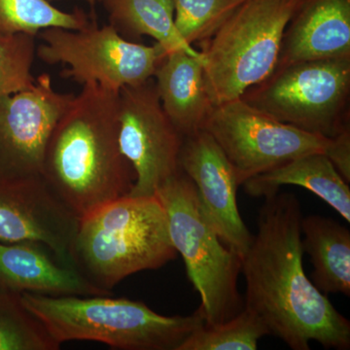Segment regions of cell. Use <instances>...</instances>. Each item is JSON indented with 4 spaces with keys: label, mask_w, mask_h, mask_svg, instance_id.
<instances>
[{
    "label": "cell",
    "mask_w": 350,
    "mask_h": 350,
    "mask_svg": "<svg viewBox=\"0 0 350 350\" xmlns=\"http://www.w3.org/2000/svg\"><path fill=\"white\" fill-rule=\"evenodd\" d=\"M301 207L291 193L265 198L248 250L241 256L246 283L244 308L269 335L293 350L350 347V322L313 285L303 266Z\"/></svg>",
    "instance_id": "obj_1"
},
{
    "label": "cell",
    "mask_w": 350,
    "mask_h": 350,
    "mask_svg": "<svg viewBox=\"0 0 350 350\" xmlns=\"http://www.w3.org/2000/svg\"><path fill=\"white\" fill-rule=\"evenodd\" d=\"M118 93L98 83L83 85L46 146L41 175L79 219L130 194L135 183L120 150Z\"/></svg>",
    "instance_id": "obj_2"
},
{
    "label": "cell",
    "mask_w": 350,
    "mask_h": 350,
    "mask_svg": "<svg viewBox=\"0 0 350 350\" xmlns=\"http://www.w3.org/2000/svg\"><path fill=\"white\" fill-rule=\"evenodd\" d=\"M59 344L92 340L123 350H178L206 324L202 308L187 317H165L142 301L109 296H48L21 293Z\"/></svg>",
    "instance_id": "obj_3"
},
{
    "label": "cell",
    "mask_w": 350,
    "mask_h": 350,
    "mask_svg": "<svg viewBox=\"0 0 350 350\" xmlns=\"http://www.w3.org/2000/svg\"><path fill=\"white\" fill-rule=\"evenodd\" d=\"M176 255L165 209L156 196L126 195L79 219L76 268L105 291L138 271L162 268Z\"/></svg>",
    "instance_id": "obj_4"
},
{
    "label": "cell",
    "mask_w": 350,
    "mask_h": 350,
    "mask_svg": "<svg viewBox=\"0 0 350 350\" xmlns=\"http://www.w3.org/2000/svg\"><path fill=\"white\" fill-rule=\"evenodd\" d=\"M304 0H246L199 43L206 91L214 107L237 100L275 71L283 32Z\"/></svg>",
    "instance_id": "obj_5"
},
{
    "label": "cell",
    "mask_w": 350,
    "mask_h": 350,
    "mask_svg": "<svg viewBox=\"0 0 350 350\" xmlns=\"http://www.w3.org/2000/svg\"><path fill=\"white\" fill-rule=\"evenodd\" d=\"M172 245L200 294L206 326L223 323L244 308L239 291L241 257L222 243L200 207L192 180L182 170L157 191Z\"/></svg>",
    "instance_id": "obj_6"
},
{
    "label": "cell",
    "mask_w": 350,
    "mask_h": 350,
    "mask_svg": "<svg viewBox=\"0 0 350 350\" xmlns=\"http://www.w3.org/2000/svg\"><path fill=\"white\" fill-rule=\"evenodd\" d=\"M241 98L299 130L335 137L350 126V57L276 68Z\"/></svg>",
    "instance_id": "obj_7"
},
{
    "label": "cell",
    "mask_w": 350,
    "mask_h": 350,
    "mask_svg": "<svg viewBox=\"0 0 350 350\" xmlns=\"http://www.w3.org/2000/svg\"><path fill=\"white\" fill-rule=\"evenodd\" d=\"M38 36L42 44L36 48V57L49 66H68L62 77L81 85L98 83L117 92L153 78L167 54L159 43L131 42L112 25L100 27L96 16L79 31L50 27Z\"/></svg>",
    "instance_id": "obj_8"
},
{
    "label": "cell",
    "mask_w": 350,
    "mask_h": 350,
    "mask_svg": "<svg viewBox=\"0 0 350 350\" xmlns=\"http://www.w3.org/2000/svg\"><path fill=\"white\" fill-rule=\"evenodd\" d=\"M202 130L224 152L239 186L298 157L325 154L331 140L278 121L241 98L214 107Z\"/></svg>",
    "instance_id": "obj_9"
},
{
    "label": "cell",
    "mask_w": 350,
    "mask_h": 350,
    "mask_svg": "<svg viewBox=\"0 0 350 350\" xmlns=\"http://www.w3.org/2000/svg\"><path fill=\"white\" fill-rule=\"evenodd\" d=\"M120 150L135 172L131 197H155L180 172L183 135L165 112L153 78L120 89L117 105Z\"/></svg>",
    "instance_id": "obj_10"
},
{
    "label": "cell",
    "mask_w": 350,
    "mask_h": 350,
    "mask_svg": "<svg viewBox=\"0 0 350 350\" xmlns=\"http://www.w3.org/2000/svg\"><path fill=\"white\" fill-rule=\"evenodd\" d=\"M75 96L56 91L44 73L29 89L0 98V179L42 174L51 135Z\"/></svg>",
    "instance_id": "obj_11"
},
{
    "label": "cell",
    "mask_w": 350,
    "mask_h": 350,
    "mask_svg": "<svg viewBox=\"0 0 350 350\" xmlns=\"http://www.w3.org/2000/svg\"><path fill=\"white\" fill-rule=\"evenodd\" d=\"M78 226L79 217L42 175L0 179V243L45 244L63 264L77 269Z\"/></svg>",
    "instance_id": "obj_12"
},
{
    "label": "cell",
    "mask_w": 350,
    "mask_h": 350,
    "mask_svg": "<svg viewBox=\"0 0 350 350\" xmlns=\"http://www.w3.org/2000/svg\"><path fill=\"white\" fill-rule=\"evenodd\" d=\"M180 170L194 183L202 213L226 246L243 256L253 234L241 218L236 172L224 152L204 130L184 137Z\"/></svg>",
    "instance_id": "obj_13"
},
{
    "label": "cell",
    "mask_w": 350,
    "mask_h": 350,
    "mask_svg": "<svg viewBox=\"0 0 350 350\" xmlns=\"http://www.w3.org/2000/svg\"><path fill=\"white\" fill-rule=\"evenodd\" d=\"M347 57H350V0H304L283 32L276 68Z\"/></svg>",
    "instance_id": "obj_14"
},
{
    "label": "cell",
    "mask_w": 350,
    "mask_h": 350,
    "mask_svg": "<svg viewBox=\"0 0 350 350\" xmlns=\"http://www.w3.org/2000/svg\"><path fill=\"white\" fill-rule=\"evenodd\" d=\"M0 286L48 296H111L78 269L63 264L45 244L0 243Z\"/></svg>",
    "instance_id": "obj_15"
},
{
    "label": "cell",
    "mask_w": 350,
    "mask_h": 350,
    "mask_svg": "<svg viewBox=\"0 0 350 350\" xmlns=\"http://www.w3.org/2000/svg\"><path fill=\"white\" fill-rule=\"evenodd\" d=\"M153 79L163 110L183 137L202 130L214 107L206 91L204 61L183 50L172 51Z\"/></svg>",
    "instance_id": "obj_16"
},
{
    "label": "cell",
    "mask_w": 350,
    "mask_h": 350,
    "mask_svg": "<svg viewBox=\"0 0 350 350\" xmlns=\"http://www.w3.org/2000/svg\"><path fill=\"white\" fill-rule=\"evenodd\" d=\"M324 153L306 154L275 170L257 175L243 184L252 197H271L285 185L310 191L350 222V188Z\"/></svg>",
    "instance_id": "obj_17"
},
{
    "label": "cell",
    "mask_w": 350,
    "mask_h": 350,
    "mask_svg": "<svg viewBox=\"0 0 350 350\" xmlns=\"http://www.w3.org/2000/svg\"><path fill=\"white\" fill-rule=\"evenodd\" d=\"M301 246L312 265L310 280L321 293L350 295V232L334 219H301Z\"/></svg>",
    "instance_id": "obj_18"
},
{
    "label": "cell",
    "mask_w": 350,
    "mask_h": 350,
    "mask_svg": "<svg viewBox=\"0 0 350 350\" xmlns=\"http://www.w3.org/2000/svg\"><path fill=\"white\" fill-rule=\"evenodd\" d=\"M108 14L109 25L122 38L139 42L150 36L167 51L183 50L193 56L204 57L198 49L184 42L174 25L172 0H101Z\"/></svg>",
    "instance_id": "obj_19"
},
{
    "label": "cell",
    "mask_w": 350,
    "mask_h": 350,
    "mask_svg": "<svg viewBox=\"0 0 350 350\" xmlns=\"http://www.w3.org/2000/svg\"><path fill=\"white\" fill-rule=\"evenodd\" d=\"M94 13L76 8L64 12L49 0H0V34L25 33L38 36L50 27L79 31L91 23Z\"/></svg>",
    "instance_id": "obj_20"
},
{
    "label": "cell",
    "mask_w": 350,
    "mask_h": 350,
    "mask_svg": "<svg viewBox=\"0 0 350 350\" xmlns=\"http://www.w3.org/2000/svg\"><path fill=\"white\" fill-rule=\"evenodd\" d=\"M61 345L25 308L21 293L0 286V350H57Z\"/></svg>",
    "instance_id": "obj_21"
},
{
    "label": "cell",
    "mask_w": 350,
    "mask_h": 350,
    "mask_svg": "<svg viewBox=\"0 0 350 350\" xmlns=\"http://www.w3.org/2000/svg\"><path fill=\"white\" fill-rule=\"evenodd\" d=\"M266 335H269L268 329L261 320L243 308L228 321L200 327L184 340L178 350H255L258 342Z\"/></svg>",
    "instance_id": "obj_22"
},
{
    "label": "cell",
    "mask_w": 350,
    "mask_h": 350,
    "mask_svg": "<svg viewBox=\"0 0 350 350\" xmlns=\"http://www.w3.org/2000/svg\"><path fill=\"white\" fill-rule=\"evenodd\" d=\"M177 34L188 45L207 40L246 0H172Z\"/></svg>",
    "instance_id": "obj_23"
},
{
    "label": "cell",
    "mask_w": 350,
    "mask_h": 350,
    "mask_svg": "<svg viewBox=\"0 0 350 350\" xmlns=\"http://www.w3.org/2000/svg\"><path fill=\"white\" fill-rule=\"evenodd\" d=\"M36 36L0 34V98L33 86Z\"/></svg>",
    "instance_id": "obj_24"
},
{
    "label": "cell",
    "mask_w": 350,
    "mask_h": 350,
    "mask_svg": "<svg viewBox=\"0 0 350 350\" xmlns=\"http://www.w3.org/2000/svg\"><path fill=\"white\" fill-rule=\"evenodd\" d=\"M336 169L344 177L347 183L350 182V126L340 131L335 137L331 138L330 144L325 152Z\"/></svg>",
    "instance_id": "obj_25"
},
{
    "label": "cell",
    "mask_w": 350,
    "mask_h": 350,
    "mask_svg": "<svg viewBox=\"0 0 350 350\" xmlns=\"http://www.w3.org/2000/svg\"><path fill=\"white\" fill-rule=\"evenodd\" d=\"M49 1H63V0H49ZM85 1L89 2V3L91 4V5H94V4H96V2H101V0H85Z\"/></svg>",
    "instance_id": "obj_26"
}]
</instances>
